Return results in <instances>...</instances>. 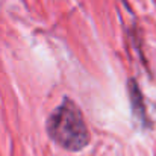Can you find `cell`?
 Masks as SVG:
<instances>
[{
	"label": "cell",
	"mask_w": 156,
	"mask_h": 156,
	"mask_svg": "<svg viewBox=\"0 0 156 156\" xmlns=\"http://www.w3.org/2000/svg\"><path fill=\"white\" fill-rule=\"evenodd\" d=\"M47 133L58 146L70 152H79L90 144V132L80 109L67 99L49 117Z\"/></svg>",
	"instance_id": "1"
}]
</instances>
